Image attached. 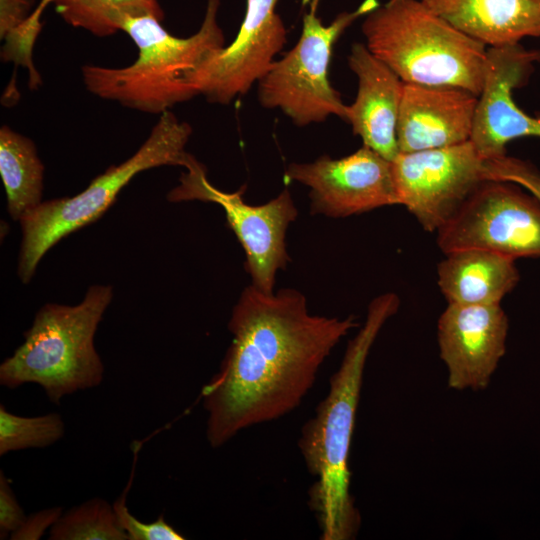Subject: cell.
I'll return each mask as SVG.
<instances>
[{
  "mask_svg": "<svg viewBox=\"0 0 540 540\" xmlns=\"http://www.w3.org/2000/svg\"><path fill=\"white\" fill-rule=\"evenodd\" d=\"M356 326L353 316L311 314L295 289L246 287L228 322L231 344L202 389L210 446L296 409L333 348Z\"/></svg>",
  "mask_w": 540,
  "mask_h": 540,
  "instance_id": "cell-1",
  "label": "cell"
},
{
  "mask_svg": "<svg viewBox=\"0 0 540 540\" xmlns=\"http://www.w3.org/2000/svg\"><path fill=\"white\" fill-rule=\"evenodd\" d=\"M399 297L385 293L373 299L366 320L349 341L326 397L303 425L298 447L315 478L309 507L316 514L322 540L353 539L360 514L350 494L349 455L365 363L381 328L398 310Z\"/></svg>",
  "mask_w": 540,
  "mask_h": 540,
  "instance_id": "cell-2",
  "label": "cell"
},
{
  "mask_svg": "<svg viewBox=\"0 0 540 540\" xmlns=\"http://www.w3.org/2000/svg\"><path fill=\"white\" fill-rule=\"evenodd\" d=\"M220 0H207L199 30L186 38L170 34L153 15L131 17L124 31L135 43L138 56L125 67L84 65L86 89L105 100L137 111L162 114L197 96L190 75L215 50L225 46L217 22Z\"/></svg>",
  "mask_w": 540,
  "mask_h": 540,
  "instance_id": "cell-3",
  "label": "cell"
},
{
  "mask_svg": "<svg viewBox=\"0 0 540 540\" xmlns=\"http://www.w3.org/2000/svg\"><path fill=\"white\" fill-rule=\"evenodd\" d=\"M361 28L370 52L404 83L481 93L486 46L421 0H388L365 15Z\"/></svg>",
  "mask_w": 540,
  "mask_h": 540,
  "instance_id": "cell-4",
  "label": "cell"
},
{
  "mask_svg": "<svg viewBox=\"0 0 540 540\" xmlns=\"http://www.w3.org/2000/svg\"><path fill=\"white\" fill-rule=\"evenodd\" d=\"M112 296L111 286L93 285L75 306L41 307L24 342L1 363L0 384L10 389L37 384L57 404L66 395L100 385L104 366L94 337Z\"/></svg>",
  "mask_w": 540,
  "mask_h": 540,
  "instance_id": "cell-5",
  "label": "cell"
},
{
  "mask_svg": "<svg viewBox=\"0 0 540 540\" xmlns=\"http://www.w3.org/2000/svg\"><path fill=\"white\" fill-rule=\"evenodd\" d=\"M191 126L170 110L160 114L148 138L119 165L110 166L79 194L43 201L19 222L22 241L19 279L27 284L47 251L74 231L100 218L138 173L160 166L187 168L196 158L185 151Z\"/></svg>",
  "mask_w": 540,
  "mask_h": 540,
  "instance_id": "cell-6",
  "label": "cell"
},
{
  "mask_svg": "<svg viewBox=\"0 0 540 540\" xmlns=\"http://www.w3.org/2000/svg\"><path fill=\"white\" fill-rule=\"evenodd\" d=\"M317 5L318 0H313L304 14L296 45L257 82L259 103L281 110L298 126L323 122L331 115L345 120L346 105L328 79L333 48L348 26L380 4L364 0L354 11L338 14L329 25L316 15Z\"/></svg>",
  "mask_w": 540,
  "mask_h": 540,
  "instance_id": "cell-7",
  "label": "cell"
},
{
  "mask_svg": "<svg viewBox=\"0 0 540 540\" xmlns=\"http://www.w3.org/2000/svg\"><path fill=\"white\" fill-rule=\"evenodd\" d=\"M182 173L179 184L167 195L171 202L199 200L222 207L227 223L245 253V270L252 285L273 293L276 274L290 261L286 233L298 215L290 192L285 189L262 205H250L243 199L246 187L224 192L207 179L205 166L197 159Z\"/></svg>",
  "mask_w": 540,
  "mask_h": 540,
  "instance_id": "cell-8",
  "label": "cell"
},
{
  "mask_svg": "<svg viewBox=\"0 0 540 540\" xmlns=\"http://www.w3.org/2000/svg\"><path fill=\"white\" fill-rule=\"evenodd\" d=\"M437 243L445 254L482 249L540 258V201L515 183L486 180L437 230Z\"/></svg>",
  "mask_w": 540,
  "mask_h": 540,
  "instance_id": "cell-9",
  "label": "cell"
},
{
  "mask_svg": "<svg viewBox=\"0 0 540 540\" xmlns=\"http://www.w3.org/2000/svg\"><path fill=\"white\" fill-rule=\"evenodd\" d=\"M391 162L399 204L430 232L441 228L487 180L485 160L470 140L444 148L399 153Z\"/></svg>",
  "mask_w": 540,
  "mask_h": 540,
  "instance_id": "cell-10",
  "label": "cell"
},
{
  "mask_svg": "<svg viewBox=\"0 0 540 540\" xmlns=\"http://www.w3.org/2000/svg\"><path fill=\"white\" fill-rule=\"evenodd\" d=\"M279 0H247L235 39L213 51L190 75L198 95L212 103L229 104L246 94L269 70L287 41L276 12Z\"/></svg>",
  "mask_w": 540,
  "mask_h": 540,
  "instance_id": "cell-11",
  "label": "cell"
},
{
  "mask_svg": "<svg viewBox=\"0 0 540 540\" xmlns=\"http://www.w3.org/2000/svg\"><path fill=\"white\" fill-rule=\"evenodd\" d=\"M285 178L310 188V213L340 218L399 204L392 162L367 146L333 159L291 163Z\"/></svg>",
  "mask_w": 540,
  "mask_h": 540,
  "instance_id": "cell-12",
  "label": "cell"
},
{
  "mask_svg": "<svg viewBox=\"0 0 540 540\" xmlns=\"http://www.w3.org/2000/svg\"><path fill=\"white\" fill-rule=\"evenodd\" d=\"M539 61L540 50H526L519 43L487 48L470 136L484 160L506 155L507 143L517 138H540V117L525 113L513 99V90L527 83Z\"/></svg>",
  "mask_w": 540,
  "mask_h": 540,
  "instance_id": "cell-13",
  "label": "cell"
},
{
  "mask_svg": "<svg viewBox=\"0 0 540 540\" xmlns=\"http://www.w3.org/2000/svg\"><path fill=\"white\" fill-rule=\"evenodd\" d=\"M508 318L500 304H448L438 320L440 357L454 390L487 388L505 354Z\"/></svg>",
  "mask_w": 540,
  "mask_h": 540,
  "instance_id": "cell-14",
  "label": "cell"
},
{
  "mask_svg": "<svg viewBox=\"0 0 540 540\" xmlns=\"http://www.w3.org/2000/svg\"><path fill=\"white\" fill-rule=\"evenodd\" d=\"M477 102L478 96L464 89L403 82L396 126L399 152L469 141Z\"/></svg>",
  "mask_w": 540,
  "mask_h": 540,
  "instance_id": "cell-15",
  "label": "cell"
},
{
  "mask_svg": "<svg viewBox=\"0 0 540 540\" xmlns=\"http://www.w3.org/2000/svg\"><path fill=\"white\" fill-rule=\"evenodd\" d=\"M348 65L358 90L354 102L346 105L345 120L364 146L392 161L400 153L396 126L403 81L362 43L352 45Z\"/></svg>",
  "mask_w": 540,
  "mask_h": 540,
  "instance_id": "cell-16",
  "label": "cell"
},
{
  "mask_svg": "<svg viewBox=\"0 0 540 540\" xmlns=\"http://www.w3.org/2000/svg\"><path fill=\"white\" fill-rule=\"evenodd\" d=\"M433 13L488 47L540 37V0H421Z\"/></svg>",
  "mask_w": 540,
  "mask_h": 540,
  "instance_id": "cell-17",
  "label": "cell"
},
{
  "mask_svg": "<svg viewBox=\"0 0 540 540\" xmlns=\"http://www.w3.org/2000/svg\"><path fill=\"white\" fill-rule=\"evenodd\" d=\"M514 259L482 249L446 254L438 265V285L448 304H500L519 281Z\"/></svg>",
  "mask_w": 540,
  "mask_h": 540,
  "instance_id": "cell-18",
  "label": "cell"
},
{
  "mask_svg": "<svg viewBox=\"0 0 540 540\" xmlns=\"http://www.w3.org/2000/svg\"><path fill=\"white\" fill-rule=\"evenodd\" d=\"M0 175L13 220L20 221L43 202L44 165L37 148L7 125L0 129Z\"/></svg>",
  "mask_w": 540,
  "mask_h": 540,
  "instance_id": "cell-19",
  "label": "cell"
},
{
  "mask_svg": "<svg viewBox=\"0 0 540 540\" xmlns=\"http://www.w3.org/2000/svg\"><path fill=\"white\" fill-rule=\"evenodd\" d=\"M55 9L67 24L97 37L121 31L131 17L153 15L164 19L157 0H56Z\"/></svg>",
  "mask_w": 540,
  "mask_h": 540,
  "instance_id": "cell-20",
  "label": "cell"
},
{
  "mask_svg": "<svg viewBox=\"0 0 540 540\" xmlns=\"http://www.w3.org/2000/svg\"><path fill=\"white\" fill-rule=\"evenodd\" d=\"M50 540H128L113 505L93 498L63 513L50 528Z\"/></svg>",
  "mask_w": 540,
  "mask_h": 540,
  "instance_id": "cell-21",
  "label": "cell"
},
{
  "mask_svg": "<svg viewBox=\"0 0 540 540\" xmlns=\"http://www.w3.org/2000/svg\"><path fill=\"white\" fill-rule=\"evenodd\" d=\"M64 422L58 413L24 417L0 406V455L10 451L44 448L64 435Z\"/></svg>",
  "mask_w": 540,
  "mask_h": 540,
  "instance_id": "cell-22",
  "label": "cell"
},
{
  "mask_svg": "<svg viewBox=\"0 0 540 540\" xmlns=\"http://www.w3.org/2000/svg\"><path fill=\"white\" fill-rule=\"evenodd\" d=\"M56 0H40L32 14L3 39L1 60L21 66L28 71V85L34 90L41 84V76L33 62V48L43 27L41 16L50 3Z\"/></svg>",
  "mask_w": 540,
  "mask_h": 540,
  "instance_id": "cell-23",
  "label": "cell"
},
{
  "mask_svg": "<svg viewBox=\"0 0 540 540\" xmlns=\"http://www.w3.org/2000/svg\"><path fill=\"white\" fill-rule=\"evenodd\" d=\"M485 177L515 183L540 201V170L527 161L507 155L486 160Z\"/></svg>",
  "mask_w": 540,
  "mask_h": 540,
  "instance_id": "cell-24",
  "label": "cell"
},
{
  "mask_svg": "<svg viewBox=\"0 0 540 540\" xmlns=\"http://www.w3.org/2000/svg\"><path fill=\"white\" fill-rule=\"evenodd\" d=\"M118 522L126 532L128 540H183L174 527L169 525L163 515L152 523H143L134 517L126 506V495H121L113 504Z\"/></svg>",
  "mask_w": 540,
  "mask_h": 540,
  "instance_id": "cell-25",
  "label": "cell"
},
{
  "mask_svg": "<svg viewBox=\"0 0 540 540\" xmlns=\"http://www.w3.org/2000/svg\"><path fill=\"white\" fill-rule=\"evenodd\" d=\"M26 519L3 471L0 472V538L6 539Z\"/></svg>",
  "mask_w": 540,
  "mask_h": 540,
  "instance_id": "cell-26",
  "label": "cell"
},
{
  "mask_svg": "<svg viewBox=\"0 0 540 540\" xmlns=\"http://www.w3.org/2000/svg\"><path fill=\"white\" fill-rule=\"evenodd\" d=\"M63 514L61 507L41 510L26 517L22 525L15 530L10 539L38 540L50 529Z\"/></svg>",
  "mask_w": 540,
  "mask_h": 540,
  "instance_id": "cell-27",
  "label": "cell"
},
{
  "mask_svg": "<svg viewBox=\"0 0 540 540\" xmlns=\"http://www.w3.org/2000/svg\"><path fill=\"white\" fill-rule=\"evenodd\" d=\"M35 0H0V38L20 26L33 12Z\"/></svg>",
  "mask_w": 540,
  "mask_h": 540,
  "instance_id": "cell-28",
  "label": "cell"
}]
</instances>
